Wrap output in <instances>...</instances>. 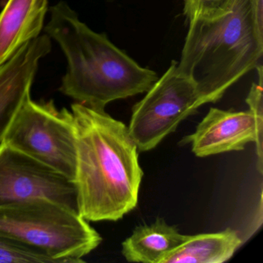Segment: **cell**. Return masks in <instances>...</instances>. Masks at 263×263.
<instances>
[{
  "mask_svg": "<svg viewBox=\"0 0 263 263\" xmlns=\"http://www.w3.org/2000/svg\"><path fill=\"white\" fill-rule=\"evenodd\" d=\"M4 144L47 164L74 181L77 146L71 111L53 101L28 100L4 137Z\"/></svg>",
  "mask_w": 263,
  "mask_h": 263,
  "instance_id": "obj_5",
  "label": "cell"
},
{
  "mask_svg": "<svg viewBox=\"0 0 263 263\" xmlns=\"http://www.w3.org/2000/svg\"><path fill=\"white\" fill-rule=\"evenodd\" d=\"M46 34L58 43L67 59L60 91L77 102L104 110L112 101L146 93L158 79L154 70L140 66L81 21L61 1L51 7Z\"/></svg>",
  "mask_w": 263,
  "mask_h": 263,
  "instance_id": "obj_2",
  "label": "cell"
},
{
  "mask_svg": "<svg viewBox=\"0 0 263 263\" xmlns=\"http://www.w3.org/2000/svg\"><path fill=\"white\" fill-rule=\"evenodd\" d=\"M242 243L238 232L230 228L214 233L187 235L161 263H222L230 259Z\"/></svg>",
  "mask_w": 263,
  "mask_h": 263,
  "instance_id": "obj_12",
  "label": "cell"
},
{
  "mask_svg": "<svg viewBox=\"0 0 263 263\" xmlns=\"http://www.w3.org/2000/svg\"><path fill=\"white\" fill-rule=\"evenodd\" d=\"M235 0H184V14L189 22L195 19L212 20L230 11Z\"/></svg>",
  "mask_w": 263,
  "mask_h": 263,
  "instance_id": "obj_13",
  "label": "cell"
},
{
  "mask_svg": "<svg viewBox=\"0 0 263 263\" xmlns=\"http://www.w3.org/2000/svg\"><path fill=\"white\" fill-rule=\"evenodd\" d=\"M50 200L78 212L74 181L47 164L0 144V206Z\"/></svg>",
  "mask_w": 263,
  "mask_h": 263,
  "instance_id": "obj_8",
  "label": "cell"
},
{
  "mask_svg": "<svg viewBox=\"0 0 263 263\" xmlns=\"http://www.w3.org/2000/svg\"><path fill=\"white\" fill-rule=\"evenodd\" d=\"M263 53V0H235L229 13L195 19L177 69L199 89L205 104L259 65Z\"/></svg>",
  "mask_w": 263,
  "mask_h": 263,
  "instance_id": "obj_3",
  "label": "cell"
},
{
  "mask_svg": "<svg viewBox=\"0 0 263 263\" xmlns=\"http://www.w3.org/2000/svg\"><path fill=\"white\" fill-rule=\"evenodd\" d=\"M187 235L162 218L135 228L122 243L123 256L130 262L161 263V260L181 246Z\"/></svg>",
  "mask_w": 263,
  "mask_h": 263,
  "instance_id": "obj_11",
  "label": "cell"
},
{
  "mask_svg": "<svg viewBox=\"0 0 263 263\" xmlns=\"http://www.w3.org/2000/svg\"><path fill=\"white\" fill-rule=\"evenodd\" d=\"M76 133L78 212L88 221H116L136 207L143 171L127 126L104 110L71 105Z\"/></svg>",
  "mask_w": 263,
  "mask_h": 263,
  "instance_id": "obj_1",
  "label": "cell"
},
{
  "mask_svg": "<svg viewBox=\"0 0 263 263\" xmlns=\"http://www.w3.org/2000/svg\"><path fill=\"white\" fill-rule=\"evenodd\" d=\"M51 263L50 260L0 236V263Z\"/></svg>",
  "mask_w": 263,
  "mask_h": 263,
  "instance_id": "obj_14",
  "label": "cell"
},
{
  "mask_svg": "<svg viewBox=\"0 0 263 263\" xmlns=\"http://www.w3.org/2000/svg\"><path fill=\"white\" fill-rule=\"evenodd\" d=\"M51 39L41 35L0 65V144L30 97L40 61L51 51Z\"/></svg>",
  "mask_w": 263,
  "mask_h": 263,
  "instance_id": "obj_9",
  "label": "cell"
},
{
  "mask_svg": "<svg viewBox=\"0 0 263 263\" xmlns=\"http://www.w3.org/2000/svg\"><path fill=\"white\" fill-rule=\"evenodd\" d=\"M205 104L196 84L173 61L132 108L129 134L141 152L156 147L181 121Z\"/></svg>",
  "mask_w": 263,
  "mask_h": 263,
  "instance_id": "obj_6",
  "label": "cell"
},
{
  "mask_svg": "<svg viewBox=\"0 0 263 263\" xmlns=\"http://www.w3.org/2000/svg\"><path fill=\"white\" fill-rule=\"evenodd\" d=\"M0 236L51 263L84 262L102 241L78 212L44 198L0 206Z\"/></svg>",
  "mask_w": 263,
  "mask_h": 263,
  "instance_id": "obj_4",
  "label": "cell"
},
{
  "mask_svg": "<svg viewBox=\"0 0 263 263\" xmlns=\"http://www.w3.org/2000/svg\"><path fill=\"white\" fill-rule=\"evenodd\" d=\"M48 0H8L0 13V65L44 28Z\"/></svg>",
  "mask_w": 263,
  "mask_h": 263,
  "instance_id": "obj_10",
  "label": "cell"
},
{
  "mask_svg": "<svg viewBox=\"0 0 263 263\" xmlns=\"http://www.w3.org/2000/svg\"><path fill=\"white\" fill-rule=\"evenodd\" d=\"M246 102V111L224 110L212 107L192 135L182 139L191 144L200 158L244 150L246 144H256L257 167L262 174V85L253 83Z\"/></svg>",
  "mask_w": 263,
  "mask_h": 263,
  "instance_id": "obj_7",
  "label": "cell"
}]
</instances>
